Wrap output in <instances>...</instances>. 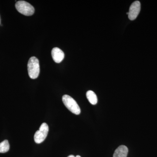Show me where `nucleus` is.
<instances>
[{
    "instance_id": "9",
    "label": "nucleus",
    "mask_w": 157,
    "mask_h": 157,
    "mask_svg": "<svg viewBox=\"0 0 157 157\" xmlns=\"http://www.w3.org/2000/svg\"><path fill=\"white\" fill-rule=\"evenodd\" d=\"M10 145L9 141L6 140L0 143V153H6L9 151Z\"/></svg>"
},
{
    "instance_id": "10",
    "label": "nucleus",
    "mask_w": 157,
    "mask_h": 157,
    "mask_svg": "<svg viewBox=\"0 0 157 157\" xmlns=\"http://www.w3.org/2000/svg\"><path fill=\"white\" fill-rule=\"evenodd\" d=\"M68 157H75V156H74L73 155H69Z\"/></svg>"
},
{
    "instance_id": "7",
    "label": "nucleus",
    "mask_w": 157,
    "mask_h": 157,
    "mask_svg": "<svg viewBox=\"0 0 157 157\" xmlns=\"http://www.w3.org/2000/svg\"><path fill=\"white\" fill-rule=\"evenodd\" d=\"M128 149L125 145H121L114 151L113 157H127Z\"/></svg>"
},
{
    "instance_id": "8",
    "label": "nucleus",
    "mask_w": 157,
    "mask_h": 157,
    "mask_svg": "<svg viewBox=\"0 0 157 157\" xmlns=\"http://www.w3.org/2000/svg\"><path fill=\"white\" fill-rule=\"evenodd\" d=\"M86 98L91 104L96 105L98 103V100L95 93L92 90L88 91L86 94Z\"/></svg>"
},
{
    "instance_id": "2",
    "label": "nucleus",
    "mask_w": 157,
    "mask_h": 157,
    "mask_svg": "<svg viewBox=\"0 0 157 157\" xmlns=\"http://www.w3.org/2000/svg\"><path fill=\"white\" fill-rule=\"evenodd\" d=\"M62 100L65 106L70 111L76 115L80 114L81 113L80 107L72 97L68 95H65L63 96Z\"/></svg>"
},
{
    "instance_id": "4",
    "label": "nucleus",
    "mask_w": 157,
    "mask_h": 157,
    "mask_svg": "<svg viewBox=\"0 0 157 157\" xmlns=\"http://www.w3.org/2000/svg\"><path fill=\"white\" fill-rule=\"evenodd\" d=\"M49 128L48 124L43 123L40 126L39 130L34 135V140L37 144L42 143L44 141L48 135Z\"/></svg>"
},
{
    "instance_id": "12",
    "label": "nucleus",
    "mask_w": 157,
    "mask_h": 157,
    "mask_svg": "<svg viewBox=\"0 0 157 157\" xmlns=\"http://www.w3.org/2000/svg\"><path fill=\"white\" fill-rule=\"evenodd\" d=\"M0 23H1V19H0Z\"/></svg>"
},
{
    "instance_id": "6",
    "label": "nucleus",
    "mask_w": 157,
    "mask_h": 157,
    "mask_svg": "<svg viewBox=\"0 0 157 157\" xmlns=\"http://www.w3.org/2000/svg\"><path fill=\"white\" fill-rule=\"evenodd\" d=\"M51 53L53 60L56 63H61L64 58V53L63 51L57 47L53 48Z\"/></svg>"
},
{
    "instance_id": "11",
    "label": "nucleus",
    "mask_w": 157,
    "mask_h": 157,
    "mask_svg": "<svg viewBox=\"0 0 157 157\" xmlns=\"http://www.w3.org/2000/svg\"><path fill=\"white\" fill-rule=\"evenodd\" d=\"M75 157H81V156H79V155H77V156H76Z\"/></svg>"
},
{
    "instance_id": "1",
    "label": "nucleus",
    "mask_w": 157,
    "mask_h": 157,
    "mask_svg": "<svg viewBox=\"0 0 157 157\" xmlns=\"http://www.w3.org/2000/svg\"><path fill=\"white\" fill-rule=\"evenodd\" d=\"M28 71L29 76L32 79L36 78L40 73L39 61L36 57H32L28 63Z\"/></svg>"
},
{
    "instance_id": "3",
    "label": "nucleus",
    "mask_w": 157,
    "mask_h": 157,
    "mask_svg": "<svg viewBox=\"0 0 157 157\" xmlns=\"http://www.w3.org/2000/svg\"><path fill=\"white\" fill-rule=\"evenodd\" d=\"M15 8L19 13L26 16H31L35 12L34 7L25 1H18L15 4Z\"/></svg>"
},
{
    "instance_id": "5",
    "label": "nucleus",
    "mask_w": 157,
    "mask_h": 157,
    "mask_svg": "<svg viewBox=\"0 0 157 157\" xmlns=\"http://www.w3.org/2000/svg\"><path fill=\"white\" fill-rule=\"evenodd\" d=\"M140 11V3L139 1H135L131 6L128 12L129 19L131 20H134L137 18Z\"/></svg>"
}]
</instances>
